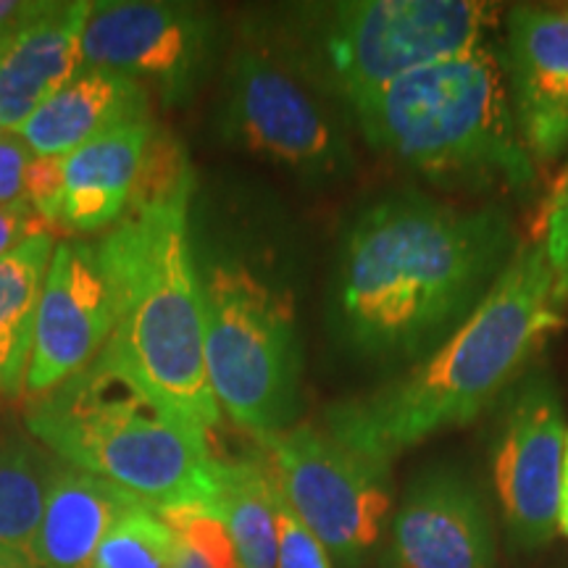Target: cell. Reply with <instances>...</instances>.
Returning a JSON list of instances; mask_svg holds the SVG:
<instances>
[{"label":"cell","instance_id":"6da1fadb","mask_svg":"<svg viewBox=\"0 0 568 568\" xmlns=\"http://www.w3.org/2000/svg\"><path fill=\"white\" fill-rule=\"evenodd\" d=\"M518 247L503 205L464 209L418 190L379 197L339 243L332 335L355 361L408 368L479 308Z\"/></svg>","mask_w":568,"mask_h":568},{"label":"cell","instance_id":"7a4b0ae2","mask_svg":"<svg viewBox=\"0 0 568 568\" xmlns=\"http://www.w3.org/2000/svg\"><path fill=\"white\" fill-rule=\"evenodd\" d=\"M193 190L187 153L155 130L130 205L98 234L119 297L116 326L98 358L211 432L222 410L205 368L203 293L190 237Z\"/></svg>","mask_w":568,"mask_h":568},{"label":"cell","instance_id":"3957f363","mask_svg":"<svg viewBox=\"0 0 568 568\" xmlns=\"http://www.w3.org/2000/svg\"><path fill=\"white\" fill-rule=\"evenodd\" d=\"M558 324L542 243L521 245L485 301L437 351L364 395L332 403L324 429L376 464L474 422Z\"/></svg>","mask_w":568,"mask_h":568},{"label":"cell","instance_id":"277c9868","mask_svg":"<svg viewBox=\"0 0 568 568\" xmlns=\"http://www.w3.org/2000/svg\"><path fill=\"white\" fill-rule=\"evenodd\" d=\"M353 119L368 148L443 187L524 193L535 184L489 40L385 84L353 105Z\"/></svg>","mask_w":568,"mask_h":568},{"label":"cell","instance_id":"5b68a950","mask_svg":"<svg viewBox=\"0 0 568 568\" xmlns=\"http://www.w3.org/2000/svg\"><path fill=\"white\" fill-rule=\"evenodd\" d=\"M24 424L61 464L111 481L155 510L211 506L216 495L219 458L209 429L103 358L30 397Z\"/></svg>","mask_w":568,"mask_h":568},{"label":"cell","instance_id":"8992f818","mask_svg":"<svg viewBox=\"0 0 568 568\" xmlns=\"http://www.w3.org/2000/svg\"><path fill=\"white\" fill-rule=\"evenodd\" d=\"M219 126L232 145L311 187L343 182L355 166L353 111L303 24H251L240 34Z\"/></svg>","mask_w":568,"mask_h":568},{"label":"cell","instance_id":"52a82bcc","mask_svg":"<svg viewBox=\"0 0 568 568\" xmlns=\"http://www.w3.org/2000/svg\"><path fill=\"white\" fill-rule=\"evenodd\" d=\"M205 314V368L219 410L255 437L293 426L303 345L295 284L274 253L219 247L195 255Z\"/></svg>","mask_w":568,"mask_h":568},{"label":"cell","instance_id":"ba28073f","mask_svg":"<svg viewBox=\"0 0 568 568\" xmlns=\"http://www.w3.org/2000/svg\"><path fill=\"white\" fill-rule=\"evenodd\" d=\"M497 9L477 0H345L305 27L347 105L410 71L487 42Z\"/></svg>","mask_w":568,"mask_h":568},{"label":"cell","instance_id":"9c48e42d","mask_svg":"<svg viewBox=\"0 0 568 568\" xmlns=\"http://www.w3.org/2000/svg\"><path fill=\"white\" fill-rule=\"evenodd\" d=\"M276 489L332 558L355 566L379 542L393 510L389 466L376 464L324 426L293 424L258 437Z\"/></svg>","mask_w":568,"mask_h":568},{"label":"cell","instance_id":"30bf717a","mask_svg":"<svg viewBox=\"0 0 568 568\" xmlns=\"http://www.w3.org/2000/svg\"><path fill=\"white\" fill-rule=\"evenodd\" d=\"M566 414L548 368H524L497 397L493 479L510 542L537 550L556 537Z\"/></svg>","mask_w":568,"mask_h":568},{"label":"cell","instance_id":"8fae6325","mask_svg":"<svg viewBox=\"0 0 568 568\" xmlns=\"http://www.w3.org/2000/svg\"><path fill=\"white\" fill-rule=\"evenodd\" d=\"M216 24L205 9L153 0H103L90 6L82 32V69L130 77L163 103L193 98L209 74Z\"/></svg>","mask_w":568,"mask_h":568},{"label":"cell","instance_id":"7c38bea8","mask_svg":"<svg viewBox=\"0 0 568 568\" xmlns=\"http://www.w3.org/2000/svg\"><path fill=\"white\" fill-rule=\"evenodd\" d=\"M119 318V297L98 237L53 247L34 322L24 395L51 393L101 355Z\"/></svg>","mask_w":568,"mask_h":568},{"label":"cell","instance_id":"4fadbf2b","mask_svg":"<svg viewBox=\"0 0 568 568\" xmlns=\"http://www.w3.org/2000/svg\"><path fill=\"white\" fill-rule=\"evenodd\" d=\"M393 568H495V531L479 487L453 466L410 481L393 518Z\"/></svg>","mask_w":568,"mask_h":568},{"label":"cell","instance_id":"5bb4252c","mask_svg":"<svg viewBox=\"0 0 568 568\" xmlns=\"http://www.w3.org/2000/svg\"><path fill=\"white\" fill-rule=\"evenodd\" d=\"M518 134L535 166L568 151V11L516 6L503 48Z\"/></svg>","mask_w":568,"mask_h":568},{"label":"cell","instance_id":"9a60e30c","mask_svg":"<svg viewBox=\"0 0 568 568\" xmlns=\"http://www.w3.org/2000/svg\"><path fill=\"white\" fill-rule=\"evenodd\" d=\"M88 0L51 3L48 11L0 40V126L17 132L82 69Z\"/></svg>","mask_w":568,"mask_h":568},{"label":"cell","instance_id":"2e32d148","mask_svg":"<svg viewBox=\"0 0 568 568\" xmlns=\"http://www.w3.org/2000/svg\"><path fill=\"white\" fill-rule=\"evenodd\" d=\"M134 122H151V92L116 71L80 69L17 134L32 155H69Z\"/></svg>","mask_w":568,"mask_h":568},{"label":"cell","instance_id":"e0dca14e","mask_svg":"<svg viewBox=\"0 0 568 568\" xmlns=\"http://www.w3.org/2000/svg\"><path fill=\"white\" fill-rule=\"evenodd\" d=\"M153 134V122H134L67 155L63 230L98 237L119 222L138 187Z\"/></svg>","mask_w":568,"mask_h":568},{"label":"cell","instance_id":"ac0fdd59","mask_svg":"<svg viewBox=\"0 0 568 568\" xmlns=\"http://www.w3.org/2000/svg\"><path fill=\"white\" fill-rule=\"evenodd\" d=\"M140 500L67 464L55 466L32 556L40 568H90L103 537Z\"/></svg>","mask_w":568,"mask_h":568},{"label":"cell","instance_id":"d6986e66","mask_svg":"<svg viewBox=\"0 0 568 568\" xmlns=\"http://www.w3.org/2000/svg\"><path fill=\"white\" fill-rule=\"evenodd\" d=\"M55 243V232H40L0 255V395L6 397L24 395L34 322Z\"/></svg>","mask_w":568,"mask_h":568},{"label":"cell","instance_id":"ffe728a7","mask_svg":"<svg viewBox=\"0 0 568 568\" xmlns=\"http://www.w3.org/2000/svg\"><path fill=\"white\" fill-rule=\"evenodd\" d=\"M209 508L230 531L240 568H276V481L268 460L219 458Z\"/></svg>","mask_w":568,"mask_h":568},{"label":"cell","instance_id":"44dd1931","mask_svg":"<svg viewBox=\"0 0 568 568\" xmlns=\"http://www.w3.org/2000/svg\"><path fill=\"white\" fill-rule=\"evenodd\" d=\"M55 466L34 437H0V548L32 556Z\"/></svg>","mask_w":568,"mask_h":568},{"label":"cell","instance_id":"7402d4cb","mask_svg":"<svg viewBox=\"0 0 568 568\" xmlns=\"http://www.w3.org/2000/svg\"><path fill=\"white\" fill-rule=\"evenodd\" d=\"M180 537L159 510L134 506L103 537L90 568H176Z\"/></svg>","mask_w":568,"mask_h":568},{"label":"cell","instance_id":"603a6c76","mask_svg":"<svg viewBox=\"0 0 568 568\" xmlns=\"http://www.w3.org/2000/svg\"><path fill=\"white\" fill-rule=\"evenodd\" d=\"M159 514L184 545H190L197 556L209 560L211 568H240L230 531L216 510L209 506H184L159 510Z\"/></svg>","mask_w":568,"mask_h":568},{"label":"cell","instance_id":"cb8c5ba5","mask_svg":"<svg viewBox=\"0 0 568 568\" xmlns=\"http://www.w3.org/2000/svg\"><path fill=\"white\" fill-rule=\"evenodd\" d=\"M24 197L48 230H63L67 197V155H32L24 174Z\"/></svg>","mask_w":568,"mask_h":568},{"label":"cell","instance_id":"d4e9b609","mask_svg":"<svg viewBox=\"0 0 568 568\" xmlns=\"http://www.w3.org/2000/svg\"><path fill=\"white\" fill-rule=\"evenodd\" d=\"M276 568H332V556L322 539L297 518L280 489H276Z\"/></svg>","mask_w":568,"mask_h":568},{"label":"cell","instance_id":"484cf974","mask_svg":"<svg viewBox=\"0 0 568 568\" xmlns=\"http://www.w3.org/2000/svg\"><path fill=\"white\" fill-rule=\"evenodd\" d=\"M542 224V247L552 272V301L560 308L568 301V203L545 213Z\"/></svg>","mask_w":568,"mask_h":568},{"label":"cell","instance_id":"4316f807","mask_svg":"<svg viewBox=\"0 0 568 568\" xmlns=\"http://www.w3.org/2000/svg\"><path fill=\"white\" fill-rule=\"evenodd\" d=\"M32 161V151L17 132L0 134V205L27 203L24 174Z\"/></svg>","mask_w":568,"mask_h":568},{"label":"cell","instance_id":"83f0119b","mask_svg":"<svg viewBox=\"0 0 568 568\" xmlns=\"http://www.w3.org/2000/svg\"><path fill=\"white\" fill-rule=\"evenodd\" d=\"M40 232H51L40 222L30 203L0 205V255L17 251L21 243Z\"/></svg>","mask_w":568,"mask_h":568},{"label":"cell","instance_id":"f1b7e54d","mask_svg":"<svg viewBox=\"0 0 568 568\" xmlns=\"http://www.w3.org/2000/svg\"><path fill=\"white\" fill-rule=\"evenodd\" d=\"M51 3H38V0H0V38L19 32L42 13Z\"/></svg>","mask_w":568,"mask_h":568},{"label":"cell","instance_id":"f546056e","mask_svg":"<svg viewBox=\"0 0 568 568\" xmlns=\"http://www.w3.org/2000/svg\"><path fill=\"white\" fill-rule=\"evenodd\" d=\"M0 568H40L30 552L0 548Z\"/></svg>","mask_w":568,"mask_h":568},{"label":"cell","instance_id":"4dcf8cb0","mask_svg":"<svg viewBox=\"0 0 568 568\" xmlns=\"http://www.w3.org/2000/svg\"><path fill=\"white\" fill-rule=\"evenodd\" d=\"M558 527L568 537V439H566V460H564V481H560V508H558Z\"/></svg>","mask_w":568,"mask_h":568},{"label":"cell","instance_id":"1f68e13d","mask_svg":"<svg viewBox=\"0 0 568 568\" xmlns=\"http://www.w3.org/2000/svg\"><path fill=\"white\" fill-rule=\"evenodd\" d=\"M564 203H568V163H566L564 174L558 176V182H556V187H552V193H550V197H548V203H545L542 216H545V213H548V211L558 209V205H564Z\"/></svg>","mask_w":568,"mask_h":568},{"label":"cell","instance_id":"d6a6232c","mask_svg":"<svg viewBox=\"0 0 568 568\" xmlns=\"http://www.w3.org/2000/svg\"><path fill=\"white\" fill-rule=\"evenodd\" d=\"M180 542H182V539H180ZM176 568H211V564L203 556H197V552L190 548V545L182 542L180 564H176Z\"/></svg>","mask_w":568,"mask_h":568},{"label":"cell","instance_id":"836d02e7","mask_svg":"<svg viewBox=\"0 0 568 568\" xmlns=\"http://www.w3.org/2000/svg\"><path fill=\"white\" fill-rule=\"evenodd\" d=\"M3 132H6V130H3V126H0V134H3Z\"/></svg>","mask_w":568,"mask_h":568},{"label":"cell","instance_id":"e575fe53","mask_svg":"<svg viewBox=\"0 0 568 568\" xmlns=\"http://www.w3.org/2000/svg\"><path fill=\"white\" fill-rule=\"evenodd\" d=\"M0 40H3V38H0Z\"/></svg>","mask_w":568,"mask_h":568}]
</instances>
